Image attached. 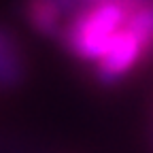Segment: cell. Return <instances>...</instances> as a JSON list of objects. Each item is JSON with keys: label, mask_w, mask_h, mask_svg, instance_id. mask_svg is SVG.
Segmentation results:
<instances>
[{"label": "cell", "mask_w": 153, "mask_h": 153, "mask_svg": "<svg viewBox=\"0 0 153 153\" xmlns=\"http://www.w3.org/2000/svg\"><path fill=\"white\" fill-rule=\"evenodd\" d=\"M17 55L13 45L4 36H0V81H15L17 79Z\"/></svg>", "instance_id": "6da1fadb"}, {"label": "cell", "mask_w": 153, "mask_h": 153, "mask_svg": "<svg viewBox=\"0 0 153 153\" xmlns=\"http://www.w3.org/2000/svg\"><path fill=\"white\" fill-rule=\"evenodd\" d=\"M83 2H87V0H83Z\"/></svg>", "instance_id": "7a4b0ae2"}]
</instances>
